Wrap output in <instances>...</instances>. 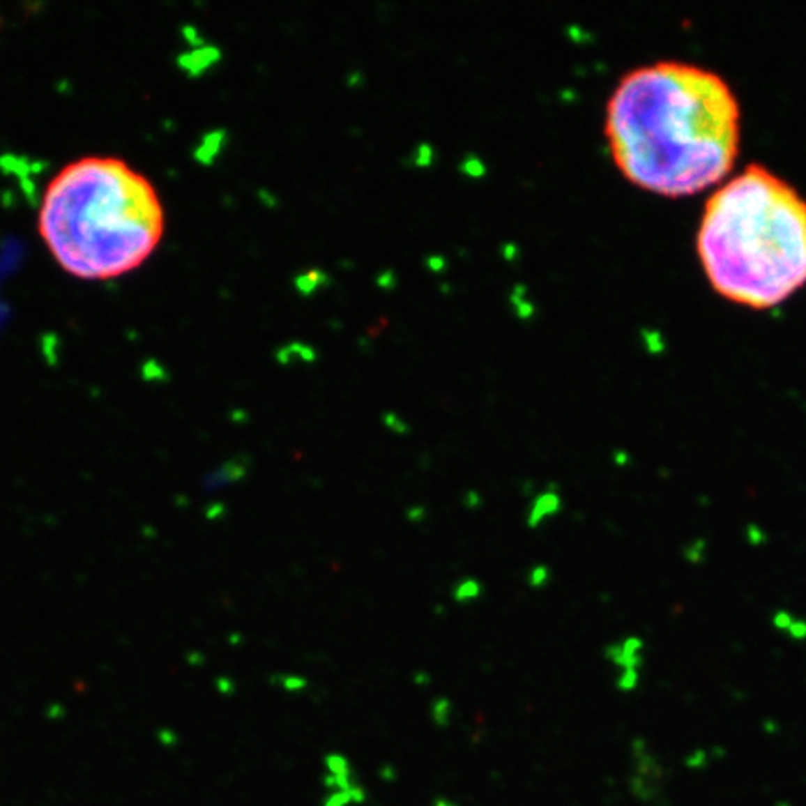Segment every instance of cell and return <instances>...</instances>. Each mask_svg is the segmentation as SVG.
Segmentation results:
<instances>
[{
  "instance_id": "obj_1",
  "label": "cell",
  "mask_w": 806,
  "mask_h": 806,
  "mask_svg": "<svg viewBox=\"0 0 806 806\" xmlns=\"http://www.w3.org/2000/svg\"><path fill=\"white\" fill-rule=\"evenodd\" d=\"M612 159L640 189L689 196L730 172L741 112L722 77L685 62L629 71L607 107Z\"/></svg>"
},
{
  "instance_id": "obj_2",
  "label": "cell",
  "mask_w": 806,
  "mask_h": 806,
  "mask_svg": "<svg viewBox=\"0 0 806 806\" xmlns=\"http://www.w3.org/2000/svg\"><path fill=\"white\" fill-rule=\"evenodd\" d=\"M159 190L120 157L84 155L47 183L38 231L63 273L86 282L137 271L165 236Z\"/></svg>"
},
{
  "instance_id": "obj_3",
  "label": "cell",
  "mask_w": 806,
  "mask_h": 806,
  "mask_svg": "<svg viewBox=\"0 0 806 806\" xmlns=\"http://www.w3.org/2000/svg\"><path fill=\"white\" fill-rule=\"evenodd\" d=\"M698 256L724 299L780 305L806 284V200L766 167L745 168L706 204Z\"/></svg>"
},
{
  "instance_id": "obj_4",
  "label": "cell",
  "mask_w": 806,
  "mask_h": 806,
  "mask_svg": "<svg viewBox=\"0 0 806 806\" xmlns=\"http://www.w3.org/2000/svg\"><path fill=\"white\" fill-rule=\"evenodd\" d=\"M642 640L628 637V639L614 642L607 646L604 657L622 670V674L616 680L620 691H633L634 685L639 683V667H640V651H642Z\"/></svg>"
},
{
  "instance_id": "obj_5",
  "label": "cell",
  "mask_w": 806,
  "mask_h": 806,
  "mask_svg": "<svg viewBox=\"0 0 806 806\" xmlns=\"http://www.w3.org/2000/svg\"><path fill=\"white\" fill-rule=\"evenodd\" d=\"M562 504L564 502H562L560 491L551 485L545 491H542L540 495H535L534 501L530 502L529 512H526V517H524V524L529 529H538L547 519L558 515L560 510H562Z\"/></svg>"
},
{
  "instance_id": "obj_6",
  "label": "cell",
  "mask_w": 806,
  "mask_h": 806,
  "mask_svg": "<svg viewBox=\"0 0 806 806\" xmlns=\"http://www.w3.org/2000/svg\"><path fill=\"white\" fill-rule=\"evenodd\" d=\"M482 592H484V586H482V582H480L478 579L465 577V579H461V581H457L454 584V588H452V598H454L455 603L466 604L476 601V599L482 595Z\"/></svg>"
},
{
  "instance_id": "obj_7",
  "label": "cell",
  "mask_w": 806,
  "mask_h": 806,
  "mask_svg": "<svg viewBox=\"0 0 806 806\" xmlns=\"http://www.w3.org/2000/svg\"><path fill=\"white\" fill-rule=\"evenodd\" d=\"M450 709H452V702H450L448 698H444V697L435 698V700H433V706H432L433 719L437 720V722H441V720H443V722H446V720H448V717H450Z\"/></svg>"
},
{
  "instance_id": "obj_8",
  "label": "cell",
  "mask_w": 806,
  "mask_h": 806,
  "mask_svg": "<svg viewBox=\"0 0 806 806\" xmlns=\"http://www.w3.org/2000/svg\"><path fill=\"white\" fill-rule=\"evenodd\" d=\"M282 689L286 692H299V691H305L306 685H308V681H306V678H303V676H294V674H288L284 676L282 678Z\"/></svg>"
},
{
  "instance_id": "obj_9",
  "label": "cell",
  "mask_w": 806,
  "mask_h": 806,
  "mask_svg": "<svg viewBox=\"0 0 806 806\" xmlns=\"http://www.w3.org/2000/svg\"><path fill=\"white\" fill-rule=\"evenodd\" d=\"M549 577L551 573L545 565H534L529 573V584L532 588H542L549 581Z\"/></svg>"
}]
</instances>
